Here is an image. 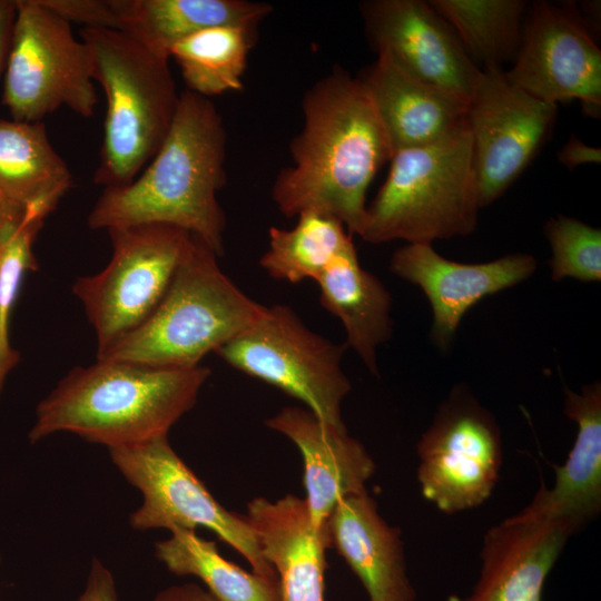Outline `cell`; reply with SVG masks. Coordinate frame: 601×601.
Wrapping results in <instances>:
<instances>
[{
    "instance_id": "cell-1",
    "label": "cell",
    "mask_w": 601,
    "mask_h": 601,
    "mask_svg": "<svg viewBox=\"0 0 601 601\" xmlns=\"http://www.w3.org/2000/svg\"><path fill=\"white\" fill-rule=\"evenodd\" d=\"M302 109L303 129L289 146L293 165L277 175L273 201L286 217L318 213L361 236L367 188L393 156L370 93L336 67L305 92Z\"/></svg>"
},
{
    "instance_id": "cell-2",
    "label": "cell",
    "mask_w": 601,
    "mask_h": 601,
    "mask_svg": "<svg viewBox=\"0 0 601 601\" xmlns=\"http://www.w3.org/2000/svg\"><path fill=\"white\" fill-rule=\"evenodd\" d=\"M226 130L209 100L180 92L170 129L148 167L130 184L105 188L88 215L91 229L160 224L224 254L226 218L217 193L226 181Z\"/></svg>"
},
{
    "instance_id": "cell-3",
    "label": "cell",
    "mask_w": 601,
    "mask_h": 601,
    "mask_svg": "<svg viewBox=\"0 0 601 601\" xmlns=\"http://www.w3.org/2000/svg\"><path fill=\"white\" fill-rule=\"evenodd\" d=\"M210 373L203 365L167 368L97 358L69 371L39 402L29 442L66 432L110 450L168 435Z\"/></svg>"
},
{
    "instance_id": "cell-4",
    "label": "cell",
    "mask_w": 601,
    "mask_h": 601,
    "mask_svg": "<svg viewBox=\"0 0 601 601\" xmlns=\"http://www.w3.org/2000/svg\"><path fill=\"white\" fill-rule=\"evenodd\" d=\"M218 257L203 239L191 235L150 316L97 353V358L191 368L250 326L266 306L250 298L221 270Z\"/></svg>"
},
{
    "instance_id": "cell-5",
    "label": "cell",
    "mask_w": 601,
    "mask_h": 601,
    "mask_svg": "<svg viewBox=\"0 0 601 601\" xmlns=\"http://www.w3.org/2000/svg\"><path fill=\"white\" fill-rule=\"evenodd\" d=\"M91 76L107 99L102 144L93 183L130 184L162 145L179 104L168 60L115 29L82 28Z\"/></svg>"
},
{
    "instance_id": "cell-6",
    "label": "cell",
    "mask_w": 601,
    "mask_h": 601,
    "mask_svg": "<svg viewBox=\"0 0 601 601\" xmlns=\"http://www.w3.org/2000/svg\"><path fill=\"white\" fill-rule=\"evenodd\" d=\"M373 203L362 235L367 243L467 236L476 227L477 179L467 128L437 142L400 150Z\"/></svg>"
},
{
    "instance_id": "cell-7",
    "label": "cell",
    "mask_w": 601,
    "mask_h": 601,
    "mask_svg": "<svg viewBox=\"0 0 601 601\" xmlns=\"http://www.w3.org/2000/svg\"><path fill=\"white\" fill-rule=\"evenodd\" d=\"M347 349L311 329L285 305L262 316L215 353L235 370L303 402L321 420L346 428L342 402L352 385L342 368Z\"/></svg>"
},
{
    "instance_id": "cell-8",
    "label": "cell",
    "mask_w": 601,
    "mask_h": 601,
    "mask_svg": "<svg viewBox=\"0 0 601 601\" xmlns=\"http://www.w3.org/2000/svg\"><path fill=\"white\" fill-rule=\"evenodd\" d=\"M16 8L2 95L12 119L39 122L63 106L91 117L98 98L85 42L41 0Z\"/></svg>"
},
{
    "instance_id": "cell-9",
    "label": "cell",
    "mask_w": 601,
    "mask_h": 601,
    "mask_svg": "<svg viewBox=\"0 0 601 601\" xmlns=\"http://www.w3.org/2000/svg\"><path fill=\"white\" fill-rule=\"evenodd\" d=\"M112 255L95 275L75 280L97 337V353L131 333L154 312L183 259L191 234L168 225L145 224L107 230Z\"/></svg>"
},
{
    "instance_id": "cell-10",
    "label": "cell",
    "mask_w": 601,
    "mask_h": 601,
    "mask_svg": "<svg viewBox=\"0 0 601 601\" xmlns=\"http://www.w3.org/2000/svg\"><path fill=\"white\" fill-rule=\"evenodd\" d=\"M108 452L122 477L142 495L141 504L129 515L134 530L206 528L242 554L252 572L278 579L245 516L215 500L174 451L168 435Z\"/></svg>"
},
{
    "instance_id": "cell-11",
    "label": "cell",
    "mask_w": 601,
    "mask_h": 601,
    "mask_svg": "<svg viewBox=\"0 0 601 601\" xmlns=\"http://www.w3.org/2000/svg\"><path fill=\"white\" fill-rule=\"evenodd\" d=\"M416 452L421 492L440 511H466L492 495L502 464L500 428L464 385L439 406Z\"/></svg>"
},
{
    "instance_id": "cell-12",
    "label": "cell",
    "mask_w": 601,
    "mask_h": 601,
    "mask_svg": "<svg viewBox=\"0 0 601 601\" xmlns=\"http://www.w3.org/2000/svg\"><path fill=\"white\" fill-rule=\"evenodd\" d=\"M555 116L556 105L511 83L503 68L481 69L467 108L481 208L497 199L531 162Z\"/></svg>"
},
{
    "instance_id": "cell-13",
    "label": "cell",
    "mask_w": 601,
    "mask_h": 601,
    "mask_svg": "<svg viewBox=\"0 0 601 601\" xmlns=\"http://www.w3.org/2000/svg\"><path fill=\"white\" fill-rule=\"evenodd\" d=\"M505 77L540 100L556 105L578 99L588 115H600L601 50L575 4L531 6Z\"/></svg>"
},
{
    "instance_id": "cell-14",
    "label": "cell",
    "mask_w": 601,
    "mask_h": 601,
    "mask_svg": "<svg viewBox=\"0 0 601 601\" xmlns=\"http://www.w3.org/2000/svg\"><path fill=\"white\" fill-rule=\"evenodd\" d=\"M359 7L365 35L377 56L411 77L470 102L481 68L428 1L370 0Z\"/></svg>"
},
{
    "instance_id": "cell-15",
    "label": "cell",
    "mask_w": 601,
    "mask_h": 601,
    "mask_svg": "<svg viewBox=\"0 0 601 601\" xmlns=\"http://www.w3.org/2000/svg\"><path fill=\"white\" fill-rule=\"evenodd\" d=\"M536 267L535 257L524 253L486 263H459L441 256L432 244H406L396 249L390 260L391 272L418 286L430 300L431 335L442 349L451 344L463 316L473 305L526 280Z\"/></svg>"
},
{
    "instance_id": "cell-16",
    "label": "cell",
    "mask_w": 601,
    "mask_h": 601,
    "mask_svg": "<svg viewBox=\"0 0 601 601\" xmlns=\"http://www.w3.org/2000/svg\"><path fill=\"white\" fill-rule=\"evenodd\" d=\"M573 534L526 506L504 519L484 535L479 579L462 601H542L546 578Z\"/></svg>"
},
{
    "instance_id": "cell-17",
    "label": "cell",
    "mask_w": 601,
    "mask_h": 601,
    "mask_svg": "<svg viewBox=\"0 0 601 601\" xmlns=\"http://www.w3.org/2000/svg\"><path fill=\"white\" fill-rule=\"evenodd\" d=\"M265 425L288 437L302 453L305 501L315 528L326 526L338 502L366 490L375 473L373 457L347 428H338L307 408L283 407Z\"/></svg>"
},
{
    "instance_id": "cell-18",
    "label": "cell",
    "mask_w": 601,
    "mask_h": 601,
    "mask_svg": "<svg viewBox=\"0 0 601 601\" xmlns=\"http://www.w3.org/2000/svg\"><path fill=\"white\" fill-rule=\"evenodd\" d=\"M244 516L277 574L280 601H324L325 554L332 541L328 525H313L305 499L255 497Z\"/></svg>"
},
{
    "instance_id": "cell-19",
    "label": "cell",
    "mask_w": 601,
    "mask_h": 601,
    "mask_svg": "<svg viewBox=\"0 0 601 601\" xmlns=\"http://www.w3.org/2000/svg\"><path fill=\"white\" fill-rule=\"evenodd\" d=\"M366 87L393 154L427 146L467 128L469 104L395 67L386 58L358 77Z\"/></svg>"
},
{
    "instance_id": "cell-20",
    "label": "cell",
    "mask_w": 601,
    "mask_h": 601,
    "mask_svg": "<svg viewBox=\"0 0 601 601\" xmlns=\"http://www.w3.org/2000/svg\"><path fill=\"white\" fill-rule=\"evenodd\" d=\"M327 525L332 548L359 579L368 601H414L401 531L381 516L366 490L341 500Z\"/></svg>"
},
{
    "instance_id": "cell-21",
    "label": "cell",
    "mask_w": 601,
    "mask_h": 601,
    "mask_svg": "<svg viewBox=\"0 0 601 601\" xmlns=\"http://www.w3.org/2000/svg\"><path fill=\"white\" fill-rule=\"evenodd\" d=\"M564 413L578 431L552 487L542 485L528 509L568 525L573 533L601 510V383L564 390Z\"/></svg>"
},
{
    "instance_id": "cell-22",
    "label": "cell",
    "mask_w": 601,
    "mask_h": 601,
    "mask_svg": "<svg viewBox=\"0 0 601 601\" xmlns=\"http://www.w3.org/2000/svg\"><path fill=\"white\" fill-rule=\"evenodd\" d=\"M316 284L322 306L343 324L347 348L378 376L377 348L393 334L388 289L359 265L355 247L337 256Z\"/></svg>"
},
{
    "instance_id": "cell-23",
    "label": "cell",
    "mask_w": 601,
    "mask_h": 601,
    "mask_svg": "<svg viewBox=\"0 0 601 601\" xmlns=\"http://www.w3.org/2000/svg\"><path fill=\"white\" fill-rule=\"evenodd\" d=\"M122 31L168 58L171 48L200 30L223 24H258L272 11L247 0H111Z\"/></svg>"
},
{
    "instance_id": "cell-24",
    "label": "cell",
    "mask_w": 601,
    "mask_h": 601,
    "mask_svg": "<svg viewBox=\"0 0 601 601\" xmlns=\"http://www.w3.org/2000/svg\"><path fill=\"white\" fill-rule=\"evenodd\" d=\"M70 185V170L42 121L0 119V207L50 215Z\"/></svg>"
},
{
    "instance_id": "cell-25",
    "label": "cell",
    "mask_w": 601,
    "mask_h": 601,
    "mask_svg": "<svg viewBox=\"0 0 601 601\" xmlns=\"http://www.w3.org/2000/svg\"><path fill=\"white\" fill-rule=\"evenodd\" d=\"M155 556L178 577H195L218 601H280L278 579L247 572L226 560L214 541L177 529L155 543Z\"/></svg>"
},
{
    "instance_id": "cell-26",
    "label": "cell",
    "mask_w": 601,
    "mask_h": 601,
    "mask_svg": "<svg viewBox=\"0 0 601 601\" xmlns=\"http://www.w3.org/2000/svg\"><path fill=\"white\" fill-rule=\"evenodd\" d=\"M256 27H210L176 43L169 57L179 66L187 90L206 98L242 90Z\"/></svg>"
},
{
    "instance_id": "cell-27",
    "label": "cell",
    "mask_w": 601,
    "mask_h": 601,
    "mask_svg": "<svg viewBox=\"0 0 601 601\" xmlns=\"http://www.w3.org/2000/svg\"><path fill=\"white\" fill-rule=\"evenodd\" d=\"M481 69L513 62L528 3L523 0H430Z\"/></svg>"
},
{
    "instance_id": "cell-28",
    "label": "cell",
    "mask_w": 601,
    "mask_h": 601,
    "mask_svg": "<svg viewBox=\"0 0 601 601\" xmlns=\"http://www.w3.org/2000/svg\"><path fill=\"white\" fill-rule=\"evenodd\" d=\"M353 247L352 235L339 220L307 211L297 216L290 229L269 228L259 266L277 280L316 282L337 256Z\"/></svg>"
},
{
    "instance_id": "cell-29",
    "label": "cell",
    "mask_w": 601,
    "mask_h": 601,
    "mask_svg": "<svg viewBox=\"0 0 601 601\" xmlns=\"http://www.w3.org/2000/svg\"><path fill=\"white\" fill-rule=\"evenodd\" d=\"M36 209L0 207V394L20 354L10 342V318L23 278L38 263L33 243L47 218Z\"/></svg>"
},
{
    "instance_id": "cell-30",
    "label": "cell",
    "mask_w": 601,
    "mask_h": 601,
    "mask_svg": "<svg viewBox=\"0 0 601 601\" xmlns=\"http://www.w3.org/2000/svg\"><path fill=\"white\" fill-rule=\"evenodd\" d=\"M550 243L551 278L571 277L591 283L601 280V230L579 219L558 215L544 226Z\"/></svg>"
},
{
    "instance_id": "cell-31",
    "label": "cell",
    "mask_w": 601,
    "mask_h": 601,
    "mask_svg": "<svg viewBox=\"0 0 601 601\" xmlns=\"http://www.w3.org/2000/svg\"><path fill=\"white\" fill-rule=\"evenodd\" d=\"M42 3L69 23L83 28L118 30V20L111 0H41Z\"/></svg>"
},
{
    "instance_id": "cell-32",
    "label": "cell",
    "mask_w": 601,
    "mask_h": 601,
    "mask_svg": "<svg viewBox=\"0 0 601 601\" xmlns=\"http://www.w3.org/2000/svg\"><path fill=\"white\" fill-rule=\"evenodd\" d=\"M77 601H119L111 571L97 558L91 560L85 589Z\"/></svg>"
},
{
    "instance_id": "cell-33",
    "label": "cell",
    "mask_w": 601,
    "mask_h": 601,
    "mask_svg": "<svg viewBox=\"0 0 601 601\" xmlns=\"http://www.w3.org/2000/svg\"><path fill=\"white\" fill-rule=\"evenodd\" d=\"M558 159L568 169L573 170L581 165L600 164L601 149L589 146L572 135L558 152Z\"/></svg>"
},
{
    "instance_id": "cell-34",
    "label": "cell",
    "mask_w": 601,
    "mask_h": 601,
    "mask_svg": "<svg viewBox=\"0 0 601 601\" xmlns=\"http://www.w3.org/2000/svg\"><path fill=\"white\" fill-rule=\"evenodd\" d=\"M152 601H218L205 588L187 582L174 584L159 591Z\"/></svg>"
},
{
    "instance_id": "cell-35",
    "label": "cell",
    "mask_w": 601,
    "mask_h": 601,
    "mask_svg": "<svg viewBox=\"0 0 601 601\" xmlns=\"http://www.w3.org/2000/svg\"><path fill=\"white\" fill-rule=\"evenodd\" d=\"M16 11V0H0V75L6 69Z\"/></svg>"
},
{
    "instance_id": "cell-36",
    "label": "cell",
    "mask_w": 601,
    "mask_h": 601,
    "mask_svg": "<svg viewBox=\"0 0 601 601\" xmlns=\"http://www.w3.org/2000/svg\"><path fill=\"white\" fill-rule=\"evenodd\" d=\"M0 564H1V553H0Z\"/></svg>"
}]
</instances>
